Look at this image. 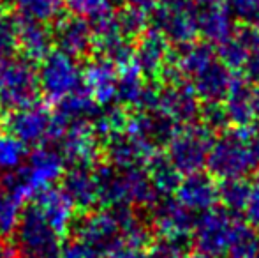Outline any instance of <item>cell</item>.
I'll list each match as a JSON object with an SVG mask.
<instances>
[{"instance_id":"b9f144b4","label":"cell","mask_w":259,"mask_h":258,"mask_svg":"<svg viewBox=\"0 0 259 258\" xmlns=\"http://www.w3.org/2000/svg\"><path fill=\"white\" fill-rule=\"evenodd\" d=\"M60 258H97V256L94 255L89 248H85L81 242H78L74 239L72 242H69L67 246H64V248H62Z\"/></svg>"},{"instance_id":"bcb514c9","label":"cell","mask_w":259,"mask_h":258,"mask_svg":"<svg viewBox=\"0 0 259 258\" xmlns=\"http://www.w3.org/2000/svg\"><path fill=\"white\" fill-rule=\"evenodd\" d=\"M0 258H18V255L11 246L0 244Z\"/></svg>"},{"instance_id":"ac0fdd59","label":"cell","mask_w":259,"mask_h":258,"mask_svg":"<svg viewBox=\"0 0 259 258\" xmlns=\"http://www.w3.org/2000/svg\"><path fill=\"white\" fill-rule=\"evenodd\" d=\"M177 200L192 212H205L219 202V184L210 173L196 172L185 175L177 190Z\"/></svg>"},{"instance_id":"4316f807","label":"cell","mask_w":259,"mask_h":258,"mask_svg":"<svg viewBox=\"0 0 259 258\" xmlns=\"http://www.w3.org/2000/svg\"><path fill=\"white\" fill-rule=\"evenodd\" d=\"M217 55V50L208 41H192L189 45L182 46L180 52H175V59L180 67L182 75L185 78H194L198 72H201L208 64H211Z\"/></svg>"},{"instance_id":"ffe728a7","label":"cell","mask_w":259,"mask_h":258,"mask_svg":"<svg viewBox=\"0 0 259 258\" xmlns=\"http://www.w3.org/2000/svg\"><path fill=\"white\" fill-rule=\"evenodd\" d=\"M62 191L67 195L72 205L89 210L97 203V188L94 168L90 166H71L62 175Z\"/></svg>"},{"instance_id":"2e32d148","label":"cell","mask_w":259,"mask_h":258,"mask_svg":"<svg viewBox=\"0 0 259 258\" xmlns=\"http://www.w3.org/2000/svg\"><path fill=\"white\" fill-rule=\"evenodd\" d=\"M169 43L157 28H147L134 43L133 64L147 80H157L169 57Z\"/></svg>"},{"instance_id":"1f68e13d","label":"cell","mask_w":259,"mask_h":258,"mask_svg":"<svg viewBox=\"0 0 259 258\" xmlns=\"http://www.w3.org/2000/svg\"><path fill=\"white\" fill-rule=\"evenodd\" d=\"M115 20L118 23L120 30H122V34L134 41V39H138L148 28L150 14L141 9L123 6L120 11H115Z\"/></svg>"},{"instance_id":"44dd1931","label":"cell","mask_w":259,"mask_h":258,"mask_svg":"<svg viewBox=\"0 0 259 258\" xmlns=\"http://www.w3.org/2000/svg\"><path fill=\"white\" fill-rule=\"evenodd\" d=\"M32 203L45 214L46 219L62 235L67 232V228L71 227L72 219H74V214H72L74 212V205L67 198V195L62 191V188L48 186L45 190L37 191L35 200Z\"/></svg>"},{"instance_id":"d590c367","label":"cell","mask_w":259,"mask_h":258,"mask_svg":"<svg viewBox=\"0 0 259 258\" xmlns=\"http://www.w3.org/2000/svg\"><path fill=\"white\" fill-rule=\"evenodd\" d=\"M249 55L250 53L240 45V41L235 35H229L226 41L219 43V48H217L219 60L228 69H231V71H240V69H243Z\"/></svg>"},{"instance_id":"cb8c5ba5","label":"cell","mask_w":259,"mask_h":258,"mask_svg":"<svg viewBox=\"0 0 259 258\" xmlns=\"http://www.w3.org/2000/svg\"><path fill=\"white\" fill-rule=\"evenodd\" d=\"M252 83L245 76H233V82L226 94V110H228L229 121L235 128H247L252 126Z\"/></svg>"},{"instance_id":"e0dca14e","label":"cell","mask_w":259,"mask_h":258,"mask_svg":"<svg viewBox=\"0 0 259 258\" xmlns=\"http://www.w3.org/2000/svg\"><path fill=\"white\" fill-rule=\"evenodd\" d=\"M157 151L148 145L141 143L138 138L129 134L127 131L113 134L111 138L103 143V156L109 165L116 168H134V166H145V163L155 154Z\"/></svg>"},{"instance_id":"603a6c76","label":"cell","mask_w":259,"mask_h":258,"mask_svg":"<svg viewBox=\"0 0 259 258\" xmlns=\"http://www.w3.org/2000/svg\"><path fill=\"white\" fill-rule=\"evenodd\" d=\"M198 34L211 45L226 41L235 32V18L226 6H198Z\"/></svg>"},{"instance_id":"30bf717a","label":"cell","mask_w":259,"mask_h":258,"mask_svg":"<svg viewBox=\"0 0 259 258\" xmlns=\"http://www.w3.org/2000/svg\"><path fill=\"white\" fill-rule=\"evenodd\" d=\"M55 147L64 156L69 166H94L103 156V143L96 136L90 122H72L67 126Z\"/></svg>"},{"instance_id":"8fae6325","label":"cell","mask_w":259,"mask_h":258,"mask_svg":"<svg viewBox=\"0 0 259 258\" xmlns=\"http://www.w3.org/2000/svg\"><path fill=\"white\" fill-rule=\"evenodd\" d=\"M53 46L76 60H87L94 53V28L87 18L60 14L52 23Z\"/></svg>"},{"instance_id":"f6af8a7d","label":"cell","mask_w":259,"mask_h":258,"mask_svg":"<svg viewBox=\"0 0 259 258\" xmlns=\"http://www.w3.org/2000/svg\"><path fill=\"white\" fill-rule=\"evenodd\" d=\"M250 106H252L254 121L259 122V85L252 89V99H250Z\"/></svg>"},{"instance_id":"4dcf8cb0","label":"cell","mask_w":259,"mask_h":258,"mask_svg":"<svg viewBox=\"0 0 259 258\" xmlns=\"http://www.w3.org/2000/svg\"><path fill=\"white\" fill-rule=\"evenodd\" d=\"M252 193V184L245 179H226L219 184V202L231 214L243 212Z\"/></svg>"},{"instance_id":"60d3db41","label":"cell","mask_w":259,"mask_h":258,"mask_svg":"<svg viewBox=\"0 0 259 258\" xmlns=\"http://www.w3.org/2000/svg\"><path fill=\"white\" fill-rule=\"evenodd\" d=\"M243 216H245V221L250 227L259 230V170L256 172V177H254L252 193H250V198L247 202L245 210H243Z\"/></svg>"},{"instance_id":"836d02e7","label":"cell","mask_w":259,"mask_h":258,"mask_svg":"<svg viewBox=\"0 0 259 258\" xmlns=\"http://www.w3.org/2000/svg\"><path fill=\"white\" fill-rule=\"evenodd\" d=\"M18 53V14L0 6V57Z\"/></svg>"},{"instance_id":"7dc6e473","label":"cell","mask_w":259,"mask_h":258,"mask_svg":"<svg viewBox=\"0 0 259 258\" xmlns=\"http://www.w3.org/2000/svg\"><path fill=\"white\" fill-rule=\"evenodd\" d=\"M194 2L201 7V6H221L224 0H194Z\"/></svg>"},{"instance_id":"f546056e","label":"cell","mask_w":259,"mask_h":258,"mask_svg":"<svg viewBox=\"0 0 259 258\" xmlns=\"http://www.w3.org/2000/svg\"><path fill=\"white\" fill-rule=\"evenodd\" d=\"M9 7L21 18L53 23L64 9L62 0H7Z\"/></svg>"},{"instance_id":"7bdbcfd3","label":"cell","mask_w":259,"mask_h":258,"mask_svg":"<svg viewBox=\"0 0 259 258\" xmlns=\"http://www.w3.org/2000/svg\"><path fill=\"white\" fill-rule=\"evenodd\" d=\"M243 76L249 80L252 85H259V48L254 50L249 55L245 65H243Z\"/></svg>"},{"instance_id":"74e56055","label":"cell","mask_w":259,"mask_h":258,"mask_svg":"<svg viewBox=\"0 0 259 258\" xmlns=\"http://www.w3.org/2000/svg\"><path fill=\"white\" fill-rule=\"evenodd\" d=\"M187 241L162 239L152 242L147 249V258H187Z\"/></svg>"},{"instance_id":"f35d334b","label":"cell","mask_w":259,"mask_h":258,"mask_svg":"<svg viewBox=\"0 0 259 258\" xmlns=\"http://www.w3.org/2000/svg\"><path fill=\"white\" fill-rule=\"evenodd\" d=\"M224 2L235 20L242 21V23L257 25L259 0H224Z\"/></svg>"},{"instance_id":"e575fe53","label":"cell","mask_w":259,"mask_h":258,"mask_svg":"<svg viewBox=\"0 0 259 258\" xmlns=\"http://www.w3.org/2000/svg\"><path fill=\"white\" fill-rule=\"evenodd\" d=\"M65 7L72 14L87 18L90 23L115 13L113 0H65Z\"/></svg>"},{"instance_id":"83f0119b","label":"cell","mask_w":259,"mask_h":258,"mask_svg":"<svg viewBox=\"0 0 259 258\" xmlns=\"http://www.w3.org/2000/svg\"><path fill=\"white\" fill-rule=\"evenodd\" d=\"M148 80L140 72L134 64L118 67V80H116V103L123 108L136 110L143 90Z\"/></svg>"},{"instance_id":"ba28073f","label":"cell","mask_w":259,"mask_h":258,"mask_svg":"<svg viewBox=\"0 0 259 258\" xmlns=\"http://www.w3.org/2000/svg\"><path fill=\"white\" fill-rule=\"evenodd\" d=\"M53 112L50 103H37L28 104L23 108L9 110L2 115L4 131L13 134L14 138L32 147H37L48 141L50 129H52Z\"/></svg>"},{"instance_id":"7a4b0ae2","label":"cell","mask_w":259,"mask_h":258,"mask_svg":"<svg viewBox=\"0 0 259 258\" xmlns=\"http://www.w3.org/2000/svg\"><path fill=\"white\" fill-rule=\"evenodd\" d=\"M39 78L35 62L23 55L0 57V108L6 112L39 101Z\"/></svg>"},{"instance_id":"ee69618b","label":"cell","mask_w":259,"mask_h":258,"mask_svg":"<svg viewBox=\"0 0 259 258\" xmlns=\"http://www.w3.org/2000/svg\"><path fill=\"white\" fill-rule=\"evenodd\" d=\"M125 7H134V9H141L145 13L150 14L155 7V0H118Z\"/></svg>"},{"instance_id":"52a82bcc","label":"cell","mask_w":259,"mask_h":258,"mask_svg":"<svg viewBox=\"0 0 259 258\" xmlns=\"http://www.w3.org/2000/svg\"><path fill=\"white\" fill-rule=\"evenodd\" d=\"M123 228V207L87 212L74 227V239L97 258L116 242Z\"/></svg>"},{"instance_id":"6da1fadb","label":"cell","mask_w":259,"mask_h":258,"mask_svg":"<svg viewBox=\"0 0 259 258\" xmlns=\"http://www.w3.org/2000/svg\"><path fill=\"white\" fill-rule=\"evenodd\" d=\"M250 128L252 126L228 129L213 140L206 159L208 173L213 179H240L254 170L256 159L249 145Z\"/></svg>"},{"instance_id":"5b68a950","label":"cell","mask_w":259,"mask_h":258,"mask_svg":"<svg viewBox=\"0 0 259 258\" xmlns=\"http://www.w3.org/2000/svg\"><path fill=\"white\" fill-rule=\"evenodd\" d=\"M213 140L215 134L201 122L185 124L167 143V158L182 175L203 172Z\"/></svg>"},{"instance_id":"9a60e30c","label":"cell","mask_w":259,"mask_h":258,"mask_svg":"<svg viewBox=\"0 0 259 258\" xmlns=\"http://www.w3.org/2000/svg\"><path fill=\"white\" fill-rule=\"evenodd\" d=\"M159 108L178 126H185L199 119L201 99L196 94L194 87L184 80L175 85H162Z\"/></svg>"},{"instance_id":"3957f363","label":"cell","mask_w":259,"mask_h":258,"mask_svg":"<svg viewBox=\"0 0 259 258\" xmlns=\"http://www.w3.org/2000/svg\"><path fill=\"white\" fill-rule=\"evenodd\" d=\"M18 244L28 258H60L62 234L34 205H27L16 223Z\"/></svg>"},{"instance_id":"4fadbf2b","label":"cell","mask_w":259,"mask_h":258,"mask_svg":"<svg viewBox=\"0 0 259 258\" xmlns=\"http://www.w3.org/2000/svg\"><path fill=\"white\" fill-rule=\"evenodd\" d=\"M125 131L138 138L141 143L159 151L167 147V143L173 140L178 131V124L162 110H134V114L129 115V124Z\"/></svg>"},{"instance_id":"c3c4849f","label":"cell","mask_w":259,"mask_h":258,"mask_svg":"<svg viewBox=\"0 0 259 258\" xmlns=\"http://www.w3.org/2000/svg\"><path fill=\"white\" fill-rule=\"evenodd\" d=\"M187 258H208V256L201 255V253H198V255H192V256H187Z\"/></svg>"},{"instance_id":"8d00e7d4","label":"cell","mask_w":259,"mask_h":258,"mask_svg":"<svg viewBox=\"0 0 259 258\" xmlns=\"http://www.w3.org/2000/svg\"><path fill=\"white\" fill-rule=\"evenodd\" d=\"M199 119L201 124H205L213 134L224 133L229 129L231 121H229L228 110L222 101H211V103H203L201 112H199Z\"/></svg>"},{"instance_id":"5bb4252c","label":"cell","mask_w":259,"mask_h":258,"mask_svg":"<svg viewBox=\"0 0 259 258\" xmlns=\"http://www.w3.org/2000/svg\"><path fill=\"white\" fill-rule=\"evenodd\" d=\"M83 85L89 89L94 99L101 106H108L116 101V80H118V67L108 59L99 55H92L81 65Z\"/></svg>"},{"instance_id":"681fc988","label":"cell","mask_w":259,"mask_h":258,"mask_svg":"<svg viewBox=\"0 0 259 258\" xmlns=\"http://www.w3.org/2000/svg\"><path fill=\"white\" fill-rule=\"evenodd\" d=\"M0 6H2V0H0Z\"/></svg>"},{"instance_id":"8992f818","label":"cell","mask_w":259,"mask_h":258,"mask_svg":"<svg viewBox=\"0 0 259 258\" xmlns=\"http://www.w3.org/2000/svg\"><path fill=\"white\" fill-rule=\"evenodd\" d=\"M196 14L198 4L194 0H160L150 13V21L169 45L184 46L198 35Z\"/></svg>"},{"instance_id":"d6a6232c","label":"cell","mask_w":259,"mask_h":258,"mask_svg":"<svg viewBox=\"0 0 259 258\" xmlns=\"http://www.w3.org/2000/svg\"><path fill=\"white\" fill-rule=\"evenodd\" d=\"M27 156V145L21 143L18 138H14L13 134L6 133V131L0 133V170L2 172L21 166Z\"/></svg>"},{"instance_id":"d4e9b609","label":"cell","mask_w":259,"mask_h":258,"mask_svg":"<svg viewBox=\"0 0 259 258\" xmlns=\"http://www.w3.org/2000/svg\"><path fill=\"white\" fill-rule=\"evenodd\" d=\"M99 110L101 104L94 99L89 89L81 85L74 92L58 101L55 114L60 119H64L67 124H72V122H92L94 117L99 114Z\"/></svg>"},{"instance_id":"ab89813d","label":"cell","mask_w":259,"mask_h":258,"mask_svg":"<svg viewBox=\"0 0 259 258\" xmlns=\"http://www.w3.org/2000/svg\"><path fill=\"white\" fill-rule=\"evenodd\" d=\"M233 35L238 39L240 45H242L249 53H252L254 50L259 48V25L240 23L238 27H235Z\"/></svg>"},{"instance_id":"d6986e66","label":"cell","mask_w":259,"mask_h":258,"mask_svg":"<svg viewBox=\"0 0 259 258\" xmlns=\"http://www.w3.org/2000/svg\"><path fill=\"white\" fill-rule=\"evenodd\" d=\"M53 50L52 27L45 21L18 16V53L39 64Z\"/></svg>"},{"instance_id":"7c38bea8","label":"cell","mask_w":259,"mask_h":258,"mask_svg":"<svg viewBox=\"0 0 259 258\" xmlns=\"http://www.w3.org/2000/svg\"><path fill=\"white\" fill-rule=\"evenodd\" d=\"M152 228L159 237L173 241H189L192 237L196 217L194 212L184 207L177 198L164 196L150 207Z\"/></svg>"},{"instance_id":"f1b7e54d","label":"cell","mask_w":259,"mask_h":258,"mask_svg":"<svg viewBox=\"0 0 259 258\" xmlns=\"http://www.w3.org/2000/svg\"><path fill=\"white\" fill-rule=\"evenodd\" d=\"M226 255L229 258H259V230L247 221H235Z\"/></svg>"},{"instance_id":"484cf974","label":"cell","mask_w":259,"mask_h":258,"mask_svg":"<svg viewBox=\"0 0 259 258\" xmlns=\"http://www.w3.org/2000/svg\"><path fill=\"white\" fill-rule=\"evenodd\" d=\"M145 170H147L148 179H150L157 196L164 198V196L177 193L182 180V173L175 168L167 154H162V152L152 154V158L145 163Z\"/></svg>"},{"instance_id":"9c48e42d","label":"cell","mask_w":259,"mask_h":258,"mask_svg":"<svg viewBox=\"0 0 259 258\" xmlns=\"http://www.w3.org/2000/svg\"><path fill=\"white\" fill-rule=\"evenodd\" d=\"M235 217L224 207L219 209H208L201 212V216L196 219L194 230H192V239L198 253L208 258H219L226 255L231 232L235 227Z\"/></svg>"},{"instance_id":"7402d4cb","label":"cell","mask_w":259,"mask_h":258,"mask_svg":"<svg viewBox=\"0 0 259 258\" xmlns=\"http://www.w3.org/2000/svg\"><path fill=\"white\" fill-rule=\"evenodd\" d=\"M231 82V69L226 67L221 60H213L192 78V87H194L196 94L203 103H211V101L226 99V94H228Z\"/></svg>"},{"instance_id":"277c9868","label":"cell","mask_w":259,"mask_h":258,"mask_svg":"<svg viewBox=\"0 0 259 258\" xmlns=\"http://www.w3.org/2000/svg\"><path fill=\"white\" fill-rule=\"evenodd\" d=\"M39 90L46 103L57 104L60 99L83 85L81 64L60 50H52L39 62Z\"/></svg>"}]
</instances>
